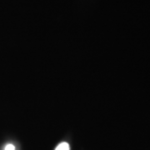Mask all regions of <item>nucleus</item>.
<instances>
[{
  "mask_svg": "<svg viewBox=\"0 0 150 150\" xmlns=\"http://www.w3.org/2000/svg\"><path fill=\"white\" fill-rule=\"evenodd\" d=\"M5 150H15V147L13 144H8L6 146Z\"/></svg>",
  "mask_w": 150,
  "mask_h": 150,
  "instance_id": "obj_2",
  "label": "nucleus"
},
{
  "mask_svg": "<svg viewBox=\"0 0 150 150\" xmlns=\"http://www.w3.org/2000/svg\"><path fill=\"white\" fill-rule=\"evenodd\" d=\"M55 150H70L69 144L68 143H65V142L61 143V144H59L57 146V148L55 149Z\"/></svg>",
  "mask_w": 150,
  "mask_h": 150,
  "instance_id": "obj_1",
  "label": "nucleus"
}]
</instances>
